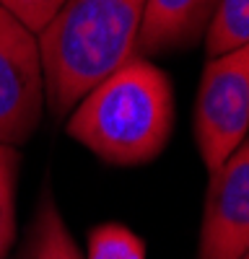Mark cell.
Masks as SVG:
<instances>
[{"instance_id": "obj_1", "label": "cell", "mask_w": 249, "mask_h": 259, "mask_svg": "<svg viewBox=\"0 0 249 259\" xmlns=\"http://www.w3.org/2000/svg\"><path fill=\"white\" fill-rule=\"evenodd\" d=\"M174 130L172 78L151 60L130 57L83 96L65 133L104 163L143 166L163 153Z\"/></svg>"}, {"instance_id": "obj_2", "label": "cell", "mask_w": 249, "mask_h": 259, "mask_svg": "<svg viewBox=\"0 0 249 259\" xmlns=\"http://www.w3.org/2000/svg\"><path fill=\"white\" fill-rule=\"evenodd\" d=\"M143 11L145 0H68L36 36L47 106L57 119L133 57Z\"/></svg>"}, {"instance_id": "obj_3", "label": "cell", "mask_w": 249, "mask_h": 259, "mask_svg": "<svg viewBox=\"0 0 249 259\" xmlns=\"http://www.w3.org/2000/svg\"><path fill=\"white\" fill-rule=\"evenodd\" d=\"M195 143L208 168L216 171L249 135V45L211 57L195 99Z\"/></svg>"}, {"instance_id": "obj_4", "label": "cell", "mask_w": 249, "mask_h": 259, "mask_svg": "<svg viewBox=\"0 0 249 259\" xmlns=\"http://www.w3.org/2000/svg\"><path fill=\"white\" fill-rule=\"evenodd\" d=\"M45 68L39 39L0 8V145L21 148L45 117Z\"/></svg>"}, {"instance_id": "obj_5", "label": "cell", "mask_w": 249, "mask_h": 259, "mask_svg": "<svg viewBox=\"0 0 249 259\" xmlns=\"http://www.w3.org/2000/svg\"><path fill=\"white\" fill-rule=\"evenodd\" d=\"M249 251V135L208 174L197 259H241Z\"/></svg>"}, {"instance_id": "obj_6", "label": "cell", "mask_w": 249, "mask_h": 259, "mask_svg": "<svg viewBox=\"0 0 249 259\" xmlns=\"http://www.w3.org/2000/svg\"><path fill=\"white\" fill-rule=\"evenodd\" d=\"M218 6L221 0H145L133 57L148 60L169 50L195 47L205 39Z\"/></svg>"}, {"instance_id": "obj_7", "label": "cell", "mask_w": 249, "mask_h": 259, "mask_svg": "<svg viewBox=\"0 0 249 259\" xmlns=\"http://www.w3.org/2000/svg\"><path fill=\"white\" fill-rule=\"evenodd\" d=\"M18 259H83L50 189L42 194L36 205V212L31 218L26 241L18 251Z\"/></svg>"}, {"instance_id": "obj_8", "label": "cell", "mask_w": 249, "mask_h": 259, "mask_svg": "<svg viewBox=\"0 0 249 259\" xmlns=\"http://www.w3.org/2000/svg\"><path fill=\"white\" fill-rule=\"evenodd\" d=\"M249 45V0H221L205 34L208 60Z\"/></svg>"}, {"instance_id": "obj_9", "label": "cell", "mask_w": 249, "mask_h": 259, "mask_svg": "<svg viewBox=\"0 0 249 259\" xmlns=\"http://www.w3.org/2000/svg\"><path fill=\"white\" fill-rule=\"evenodd\" d=\"M21 156L16 148L0 145V259H6L16 241V182Z\"/></svg>"}, {"instance_id": "obj_10", "label": "cell", "mask_w": 249, "mask_h": 259, "mask_svg": "<svg viewBox=\"0 0 249 259\" xmlns=\"http://www.w3.org/2000/svg\"><path fill=\"white\" fill-rule=\"evenodd\" d=\"M86 259H145V244L128 226L101 223L89 233Z\"/></svg>"}, {"instance_id": "obj_11", "label": "cell", "mask_w": 249, "mask_h": 259, "mask_svg": "<svg viewBox=\"0 0 249 259\" xmlns=\"http://www.w3.org/2000/svg\"><path fill=\"white\" fill-rule=\"evenodd\" d=\"M68 0H0V8L21 21L31 34H42Z\"/></svg>"}, {"instance_id": "obj_12", "label": "cell", "mask_w": 249, "mask_h": 259, "mask_svg": "<svg viewBox=\"0 0 249 259\" xmlns=\"http://www.w3.org/2000/svg\"><path fill=\"white\" fill-rule=\"evenodd\" d=\"M241 259H249V251H246V254H244V256H241Z\"/></svg>"}]
</instances>
